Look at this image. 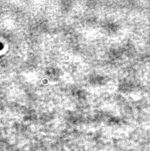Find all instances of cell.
I'll list each match as a JSON object with an SVG mask.
<instances>
[{
  "label": "cell",
  "instance_id": "cell-1",
  "mask_svg": "<svg viewBox=\"0 0 150 151\" xmlns=\"http://www.w3.org/2000/svg\"><path fill=\"white\" fill-rule=\"evenodd\" d=\"M4 44L1 42H0V51L3 50L4 49Z\"/></svg>",
  "mask_w": 150,
  "mask_h": 151
}]
</instances>
